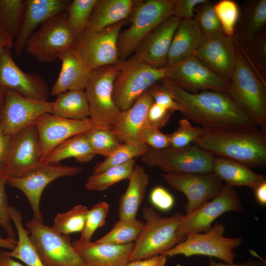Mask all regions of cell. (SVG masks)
Here are the masks:
<instances>
[{
	"mask_svg": "<svg viewBox=\"0 0 266 266\" xmlns=\"http://www.w3.org/2000/svg\"><path fill=\"white\" fill-rule=\"evenodd\" d=\"M139 136L141 141L150 148L161 149L170 147L168 134L163 133L147 122L140 129Z\"/></svg>",
	"mask_w": 266,
	"mask_h": 266,
	"instance_id": "47",
	"label": "cell"
},
{
	"mask_svg": "<svg viewBox=\"0 0 266 266\" xmlns=\"http://www.w3.org/2000/svg\"><path fill=\"white\" fill-rule=\"evenodd\" d=\"M194 56L220 77L229 81L236 57V44L224 34L206 39Z\"/></svg>",
	"mask_w": 266,
	"mask_h": 266,
	"instance_id": "22",
	"label": "cell"
},
{
	"mask_svg": "<svg viewBox=\"0 0 266 266\" xmlns=\"http://www.w3.org/2000/svg\"><path fill=\"white\" fill-rule=\"evenodd\" d=\"M148 148V146L143 142H124L113 154L95 166L93 174L100 173L111 167L123 165L140 157Z\"/></svg>",
	"mask_w": 266,
	"mask_h": 266,
	"instance_id": "39",
	"label": "cell"
},
{
	"mask_svg": "<svg viewBox=\"0 0 266 266\" xmlns=\"http://www.w3.org/2000/svg\"><path fill=\"white\" fill-rule=\"evenodd\" d=\"M122 61L92 70L85 91L90 110L89 119L96 125L110 127L116 122L121 110L112 96L114 81Z\"/></svg>",
	"mask_w": 266,
	"mask_h": 266,
	"instance_id": "7",
	"label": "cell"
},
{
	"mask_svg": "<svg viewBox=\"0 0 266 266\" xmlns=\"http://www.w3.org/2000/svg\"><path fill=\"white\" fill-rule=\"evenodd\" d=\"M135 159L123 165L111 167L104 171L92 174L87 179L85 188L89 191H102L114 184L124 179H128L133 170Z\"/></svg>",
	"mask_w": 266,
	"mask_h": 266,
	"instance_id": "36",
	"label": "cell"
},
{
	"mask_svg": "<svg viewBox=\"0 0 266 266\" xmlns=\"http://www.w3.org/2000/svg\"><path fill=\"white\" fill-rule=\"evenodd\" d=\"M95 155L83 133L58 145L45 158L43 163H59L64 159L74 158L77 162L83 163L90 161Z\"/></svg>",
	"mask_w": 266,
	"mask_h": 266,
	"instance_id": "35",
	"label": "cell"
},
{
	"mask_svg": "<svg viewBox=\"0 0 266 266\" xmlns=\"http://www.w3.org/2000/svg\"><path fill=\"white\" fill-rule=\"evenodd\" d=\"M96 1L74 0L68 5L66 11V22L76 39L85 30Z\"/></svg>",
	"mask_w": 266,
	"mask_h": 266,
	"instance_id": "41",
	"label": "cell"
},
{
	"mask_svg": "<svg viewBox=\"0 0 266 266\" xmlns=\"http://www.w3.org/2000/svg\"><path fill=\"white\" fill-rule=\"evenodd\" d=\"M205 40L194 18L180 20L171 41L166 66L178 64L194 55Z\"/></svg>",
	"mask_w": 266,
	"mask_h": 266,
	"instance_id": "27",
	"label": "cell"
},
{
	"mask_svg": "<svg viewBox=\"0 0 266 266\" xmlns=\"http://www.w3.org/2000/svg\"><path fill=\"white\" fill-rule=\"evenodd\" d=\"M62 67L59 76L50 91L57 96L70 90H85L90 80L92 70L73 48L62 52L58 56Z\"/></svg>",
	"mask_w": 266,
	"mask_h": 266,
	"instance_id": "25",
	"label": "cell"
},
{
	"mask_svg": "<svg viewBox=\"0 0 266 266\" xmlns=\"http://www.w3.org/2000/svg\"><path fill=\"white\" fill-rule=\"evenodd\" d=\"M0 266H25L12 257L7 255L4 251L0 252Z\"/></svg>",
	"mask_w": 266,
	"mask_h": 266,
	"instance_id": "57",
	"label": "cell"
},
{
	"mask_svg": "<svg viewBox=\"0 0 266 266\" xmlns=\"http://www.w3.org/2000/svg\"><path fill=\"white\" fill-rule=\"evenodd\" d=\"M12 136L6 134L0 125V171L7 159Z\"/></svg>",
	"mask_w": 266,
	"mask_h": 266,
	"instance_id": "54",
	"label": "cell"
},
{
	"mask_svg": "<svg viewBox=\"0 0 266 266\" xmlns=\"http://www.w3.org/2000/svg\"><path fill=\"white\" fill-rule=\"evenodd\" d=\"M0 86L37 100H47L50 92L47 82L41 77L25 72L18 66L11 49L7 48L0 49Z\"/></svg>",
	"mask_w": 266,
	"mask_h": 266,
	"instance_id": "20",
	"label": "cell"
},
{
	"mask_svg": "<svg viewBox=\"0 0 266 266\" xmlns=\"http://www.w3.org/2000/svg\"><path fill=\"white\" fill-rule=\"evenodd\" d=\"M51 114L63 118L84 120L89 118V103L85 90H70L57 95L51 101Z\"/></svg>",
	"mask_w": 266,
	"mask_h": 266,
	"instance_id": "33",
	"label": "cell"
},
{
	"mask_svg": "<svg viewBox=\"0 0 266 266\" xmlns=\"http://www.w3.org/2000/svg\"><path fill=\"white\" fill-rule=\"evenodd\" d=\"M43 163L38 134L33 124L12 136L8 154L0 173L5 180L18 177Z\"/></svg>",
	"mask_w": 266,
	"mask_h": 266,
	"instance_id": "14",
	"label": "cell"
},
{
	"mask_svg": "<svg viewBox=\"0 0 266 266\" xmlns=\"http://www.w3.org/2000/svg\"><path fill=\"white\" fill-rule=\"evenodd\" d=\"M70 2L67 0H26L22 25L13 46L15 54L20 56L35 29L51 18L65 12Z\"/></svg>",
	"mask_w": 266,
	"mask_h": 266,
	"instance_id": "23",
	"label": "cell"
},
{
	"mask_svg": "<svg viewBox=\"0 0 266 266\" xmlns=\"http://www.w3.org/2000/svg\"><path fill=\"white\" fill-rule=\"evenodd\" d=\"M125 192L119 200L120 219H133L142 203L149 184V177L144 168L135 165Z\"/></svg>",
	"mask_w": 266,
	"mask_h": 266,
	"instance_id": "31",
	"label": "cell"
},
{
	"mask_svg": "<svg viewBox=\"0 0 266 266\" xmlns=\"http://www.w3.org/2000/svg\"><path fill=\"white\" fill-rule=\"evenodd\" d=\"M85 134L95 155L109 157L121 145L110 127L97 126Z\"/></svg>",
	"mask_w": 266,
	"mask_h": 266,
	"instance_id": "40",
	"label": "cell"
},
{
	"mask_svg": "<svg viewBox=\"0 0 266 266\" xmlns=\"http://www.w3.org/2000/svg\"><path fill=\"white\" fill-rule=\"evenodd\" d=\"M6 89L0 86V115Z\"/></svg>",
	"mask_w": 266,
	"mask_h": 266,
	"instance_id": "59",
	"label": "cell"
},
{
	"mask_svg": "<svg viewBox=\"0 0 266 266\" xmlns=\"http://www.w3.org/2000/svg\"><path fill=\"white\" fill-rule=\"evenodd\" d=\"M209 266H266V261L263 260L249 259L245 262L236 264L233 263H222L215 262L210 257L209 259Z\"/></svg>",
	"mask_w": 266,
	"mask_h": 266,
	"instance_id": "55",
	"label": "cell"
},
{
	"mask_svg": "<svg viewBox=\"0 0 266 266\" xmlns=\"http://www.w3.org/2000/svg\"><path fill=\"white\" fill-rule=\"evenodd\" d=\"M153 102L148 90L137 98L130 107L121 111L112 130L120 142H142L139 130L146 122L148 109Z\"/></svg>",
	"mask_w": 266,
	"mask_h": 266,
	"instance_id": "26",
	"label": "cell"
},
{
	"mask_svg": "<svg viewBox=\"0 0 266 266\" xmlns=\"http://www.w3.org/2000/svg\"><path fill=\"white\" fill-rule=\"evenodd\" d=\"M146 222L134 242L130 262L160 255L184 240L180 233L183 215L176 213L169 217H162L151 207L142 209Z\"/></svg>",
	"mask_w": 266,
	"mask_h": 266,
	"instance_id": "4",
	"label": "cell"
},
{
	"mask_svg": "<svg viewBox=\"0 0 266 266\" xmlns=\"http://www.w3.org/2000/svg\"><path fill=\"white\" fill-rule=\"evenodd\" d=\"M214 156L197 145L168 147L161 149L149 147L140 156L148 166H156L166 173L212 172Z\"/></svg>",
	"mask_w": 266,
	"mask_h": 266,
	"instance_id": "6",
	"label": "cell"
},
{
	"mask_svg": "<svg viewBox=\"0 0 266 266\" xmlns=\"http://www.w3.org/2000/svg\"><path fill=\"white\" fill-rule=\"evenodd\" d=\"M51 113V102L25 97L15 90L7 89L0 115V125L10 136L33 124L45 113Z\"/></svg>",
	"mask_w": 266,
	"mask_h": 266,
	"instance_id": "15",
	"label": "cell"
},
{
	"mask_svg": "<svg viewBox=\"0 0 266 266\" xmlns=\"http://www.w3.org/2000/svg\"><path fill=\"white\" fill-rule=\"evenodd\" d=\"M26 0H0V46L13 47L23 21Z\"/></svg>",
	"mask_w": 266,
	"mask_h": 266,
	"instance_id": "32",
	"label": "cell"
},
{
	"mask_svg": "<svg viewBox=\"0 0 266 266\" xmlns=\"http://www.w3.org/2000/svg\"><path fill=\"white\" fill-rule=\"evenodd\" d=\"M194 18L206 39L224 34L214 4L210 0H206L196 7Z\"/></svg>",
	"mask_w": 266,
	"mask_h": 266,
	"instance_id": "43",
	"label": "cell"
},
{
	"mask_svg": "<svg viewBox=\"0 0 266 266\" xmlns=\"http://www.w3.org/2000/svg\"><path fill=\"white\" fill-rule=\"evenodd\" d=\"M203 128L197 146L213 156L238 162L249 167L266 166V132L257 128L221 130Z\"/></svg>",
	"mask_w": 266,
	"mask_h": 266,
	"instance_id": "2",
	"label": "cell"
},
{
	"mask_svg": "<svg viewBox=\"0 0 266 266\" xmlns=\"http://www.w3.org/2000/svg\"><path fill=\"white\" fill-rule=\"evenodd\" d=\"M17 240L9 237L5 238L0 236V247L12 250L15 247Z\"/></svg>",
	"mask_w": 266,
	"mask_h": 266,
	"instance_id": "58",
	"label": "cell"
},
{
	"mask_svg": "<svg viewBox=\"0 0 266 266\" xmlns=\"http://www.w3.org/2000/svg\"><path fill=\"white\" fill-rule=\"evenodd\" d=\"M88 210L86 206L78 204L67 211L59 213L55 217L51 228L57 233L66 235L81 233L85 226Z\"/></svg>",
	"mask_w": 266,
	"mask_h": 266,
	"instance_id": "38",
	"label": "cell"
},
{
	"mask_svg": "<svg viewBox=\"0 0 266 266\" xmlns=\"http://www.w3.org/2000/svg\"><path fill=\"white\" fill-rule=\"evenodd\" d=\"M80 167L43 163L20 177L6 179V183L22 191L27 197L33 213V219L43 223L40 202L42 194L51 182L62 177L74 176L82 171Z\"/></svg>",
	"mask_w": 266,
	"mask_h": 266,
	"instance_id": "13",
	"label": "cell"
},
{
	"mask_svg": "<svg viewBox=\"0 0 266 266\" xmlns=\"http://www.w3.org/2000/svg\"><path fill=\"white\" fill-rule=\"evenodd\" d=\"M225 229L222 224H216L204 233L188 234L184 240L160 255L166 257L178 255L185 257L204 255L233 263L235 257L233 249L241 244L242 238L224 237Z\"/></svg>",
	"mask_w": 266,
	"mask_h": 266,
	"instance_id": "9",
	"label": "cell"
},
{
	"mask_svg": "<svg viewBox=\"0 0 266 266\" xmlns=\"http://www.w3.org/2000/svg\"><path fill=\"white\" fill-rule=\"evenodd\" d=\"M242 209L238 193L233 187L226 184L215 198L196 210L183 216L180 233L186 237L190 233L206 232L211 228L212 222L223 213L238 212Z\"/></svg>",
	"mask_w": 266,
	"mask_h": 266,
	"instance_id": "18",
	"label": "cell"
},
{
	"mask_svg": "<svg viewBox=\"0 0 266 266\" xmlns=\"http://www.w3.org/2000/svg\"><path fill=\"white\" fill-rule=\"evenodd\" d=\"M137 2L134 0H97L84 31H100L125 20Z\"/></svg>",
	"mask_w": 266,
	"mask_h": 266,
	"instance_id": "29",
	"label": "cell"
},
{
	"mask_svg": "<svg viewBox=\"0 0 266 266\" xmlns=\"http://www.w3.org/2000/svg\"><path fill=\"white\" fill-rule=\"evenodd\" d=\"M166 257L158 255L148 258L130 261L125 266H165Z\"/></svg>",
	"mask_w": 266,
	"mask_h": 266,
	"instance_id": "53",
	"label": "cell"
},
{
	"mask_svg": "<svg viewBox=\"0 0 266 266\" xmlns=\"http://www.w3.org/2000/svg\"><path fill=\"white\" fill-rule=\"evenodd\" d=\"M214 8L221 23L223 33L233 39L240 15L238 4L233 0H221L214 4Z\"/></svg>",
	"mask_w": 266,
	"mask_h": 266,
	"instance_id": "44",
	"label": "cell"
},
{
	"mask_svg": "<svg viewBox=\"0 0 266 266\" xmlns=\"http://www.w3.org/2000/svg\"><path fill=\"white\" fill-rule=\"evenodd\" d=\"M33 124L38 134L42 162L52 150L65 140L98 126L89 118L75 120L48 113L40 115Z\"/></svg>",
	"mask_w": 266,
	"mask_h": 266,
	"instance_id": "19",
	"label": "cell"
},
{
	"mask_svg": "<svg viewBox=\"0 0 266 266\" xmlns=\"http://www.w3.org/2000/svg\"><path fill=\"white\" fill-rule=\"evenodd\" d=\"M72 243L88 266H125L134 246V242L117 245L74 239Z\"/></svg>",
	"mask_w": 266,
	"mask_h": 266,
	"instance_id": "24",
	"label": "cell"
},
{
	"mask_svg": "<svg viewBox=\"0 0 266 266\" xmlns=\"http://www.w3.org/2000/svg\"><path fill=\"white\" fill-rule=\"evenodd\" d=\"M266 0H249L243 6L233 39L243 49L266 28Z\"/></svg>",
	"mask_w": 266,
	"mask_h": 266,
	"instance_id": "28",
	"label": "cell"
},
{
	"mask_svg": "<svg viewBox=\"0 0 266 266\" xmlns=\"http://www.w3.org/2000/svg\"><path fill=\"white\" fill-rule=\"evenodd\" d=\"M171 113L169 110L154 101L148 109L146 122L150 126L160 129L168 123Z\"/></svg>",
	"mask_w": 266,
	"mask_h": 266,
	"instance_id": "50",
	"label": "cell"
},
{
	"mask_svg": "<svg viewBox=\"0 0 266 266\" xmlns=\"http://www.w3.org/2000/svg\"><path fill=\"white\" fill-rule=\"evenodd\" d=\"M212 172L231 187L245 186L253 190L266 180L265 176L255 172L247 166L219 157H214Z\"/></svg>",
	"mask_w": 266,
	"mask_h": 266,
	"instance_id": "30",
	"label": "cell"
},
{
	"mask_svg": "<svg viewBox=\"0 0 266 266\" xmlns=\"http://www.w3.org/2000/svg\"><path fill=\"white\" fill-rule=\"evenodd\" d=\"M162 85L178 103L186 118L202 127L221 130H244L258 127L248 118L227 92H187L167 78Z\"/></svg>",
	"mask_w": 266,
	"mask_h": 266,
	"instance_id": "1",
	"label": "cell"
},
{
	"mask_svg": "<svg viewBox=\"0 0 266 266\" xmlns=\"http://www.w3.org/2000/svg\"><path fill=\"white\" fill-rule=\"evenodd\" d=\"M175 0L139 1L131 14L130 27L120 32L118 40L119 59L125 61L160 23L173 16Z\"/></svg>",
	"mask_w": 266,
	"mask_h": 266,
	"instance_id": "5",
	"label": "cell"
},
{
	"mask_svg": "<svg viewBox=\"0 0 266 266\" xmlns=\"http://www.w3.org/2000/svg\"><path fill=\"white\" fill-rule=\"evenodd\" d=\"M26 225L44 266H88L74 248L70 237L33 219Z\"/></svg>",
	"mask_w": 266,
	"mask_h": 266,
	"instance_id": "10",
	"label": "cell"
},
{
	"mask_svg": "<svg viewBox=\"0 0 266 266\" xmlns=\"http://www.w3.org/2000/svg\"><path fill=\"white\" fill-rule=\"evenodd\" d=\"M125 20L100 31H84L76 39L73 48L92 71L120 62L118 40Z\"/></svg>",
	"mask_w": 266,
	"mask_h": 266,
	"instance_id": "12",
	"label": "cell"
},
{
	"mask_svg": "<svg viewBox=\"0 0 266 266\" xmlns=\"http://www.w3.org/2000/svg\"><path fill=\"white\" fill-rule=\"evenodd\" d=\"M76 39L67 25L65 11L42 24L30 36L25 49L39 61L50 63L72 47Z\"/></svg>",
	"mask_w": 266,
	"mask_h": 266,
	"instance_id": "11",
	"label": "cell"
},
{
	"mask_svg": "<svg viewBox=\"0 0 266 266\" xmlns=\"http://www.w3.org/2000/svg\"><path fill=\"white\" fill-rule=\"evenodd\" d=\"M240 48L257 75L266 85V28L248 46L243 49Z\"/></svg>",
	"mask_w": 266,
	"mask_h": 266,
	"instance_id": "42",
	"label": "cell"
},
{
	"mask_svg": "<svg viewBox=\"0 0 266 266\" xmlns=\"http://www.w3.org/2000/svg\"><path fill=\"white\" fill-rule=\"evenodd\" d=\"M180 21L174 16L163 21L144 38L129 60L155 68L166 67L171 41Z\"/></svg>",
	"mask_w": 266,
	"mask_h": 266,
	"instance_id": "21",
	"label": "cell"
},
{
	"mask_svg": "<svg viewBox=\"0 0 266 266\" xmlns=\"http://www.w3.org/2000/svg\"><path fill=\"white\" fill-rule=\"evenodd\" d=\"M257 201L261 204H266V180L258 185L254 189Z\"/></svg>",
	"mask_w": 266,
	"mask_h": 266,
	"instance_id": "56",
	"label": "cell"
},
{
	"mask_svg": "<svg viewBox=\"0 0 266 266\" xmlns=\"http://www.w3.org/2000/svg\"><path fill=\"white\" fill-rule=\"evenodd\" d=\"M166 68V78L187 92H227L229 81L216 74L194 55Z\"/></svg>",
	"mask_w": 266,
	"mask_h": 266,
	"instance_id": "16",
	"label": "cell"
},
{
	"mask_svg": "<svg viewBox=\"0 0 266 266\" xmlns=\"http://www.w3.org/2000/svg\"><path fill=\"white\" fill-rule=\"evenodd\" d=\"M236 44L235 63L227 93L248 118L266 131V85Z\"/></svg>",
	"mask_w": 266,
	"mask_h": 266,
	"instance_id": "3",
	"label": "cell"
},
{
	"mask_svg": "<svg viewBox=\"0 0 266 266\" xmlns=\"http://www.w3.org/2000/svg\"><path fill=\"white\" fill-rule=\"evenodd\" d=\"M149 199L155 207L164 211L169 210L174 204L173 197L162 186H156L151 190Z\"/></svg>",
	"mask_w": 266,
	"mask_h": 266,
	"instance_id": "49",
	"label": "cell"
},
{
	"mask_svg": "<svg viewBox=\"0 0 266 266\" xmlns=\"http://www.w3.org/2000/svg\"><path fill=\"white\" fill-rule=\"evenodd\" d=\"M5 178L0 173V226L8 237L15 239L16 233L12 225L9 207L5 192Z\"/></svg>",
	"mask_w": 266,
	"mask_h": 266,
	"instance_id": "48",
	"label": "cell"
},
{
	"mask_svg": "<svg viewBox=\"0 0 266 266\" xmlns=\"http://www.w3.org/2000/svg\"><path fill=\"white\" fill-rule=\"evenodd\" d=\"M203 131L202 127H195L186 118L180 119L177 129L169 134L170 147H183L195 142Z\"/></svg>",
	"mask_w": 266,
	"mask_h": 266,
	"instance_id": "46",
	"label": "cell"
},
{
	"mask_svg": "<svg viewBox=\"0 0 266 266\" xmlns=\"http://www.w3.org/2000/svg\"><path fill=\"white\" fill-rule=\"evenodd\" d=\"M149 91L156 103L164 106L172 113L179 110L178 103L174 100L170 94L161 86L155 84L152 86Z\"/></svg>",
	"mask_w": 266,
	"mask_h": 266,
	"instance_id": "52",
	"label": "cell"
},
{
	"mask_svg": "<svg viewBox=\"0 0 266 266\" xmlns=\"http://www.w3.org/2000/svg\"><path fill=\"white\" fill-rule=\"evenodd\" d=\"M206 0H175L173 7V16L180 20L194 17L196 7Z\"/></svg>",
	"mask_w": 266,
	"mask_h": 266,
	"instance_id": "51",
	"label": "cell"
},
{
	"mask_svg": "<svg viewBox=\"0 0 266 266\" xmlns=\"http://www.w3.org/2000/svg\"><path fill=\"white\" fill-rule=\"evenodd\" d=\"M2 47L0 46V49Z\"/></svg>",
	"mask_w": 266,
	"mask_h": 266,
	"instance_id": "60",
	"label": "cell"
},
{
	"mask_svg": "<svg viewBox=\"0 0 266 266\" xmlns=\"http://www.w3.org/2000/svg\"><path fill=\"white\" fill-rule=\"evenodd\" d=\"M109 210V205L104 201L99 202L88 210L85 226L78 239L79 241L83 242L91 241L95 231L105 224Z\"/></svg>",
	"mask_w": 266,
	"mask_h": 266,
	"instance_id": "45",
	"label": "cell"
},
{
	"mask_svg": "<svg viewBox=\"0 0 266 266\" xmlns=\"http://www.w3.org/2000/svg\"><path fill=\"white\" fill-rule=\"evenodd\" d=\"M144 226L143 221L136 218L119 219L107 234L96 241L117 245L133 243L139 236Z\"/></svg>",
	"mask_w": 266,
	"mask_h": 266,
	"instance_id": "37",
	"label": "cell"
},
{
	"mask_svg": "<svg viewBox=\"0 0 266 266\" xmlns=\"http://www.w3.org/2000/svg\"><path fill=\"white\" fill-rule=\"evenodd\" d=\"M166 78V68H155L130 60L122 61L114 81L113 99L121 111L130 107L144 92Z\"/></svg>",
	"mask_w": 266,
	"mask_h": 266,
	"instance_id": "8",
	"label": "cell"
},
{
	"mask_svg": "<svg viewBox=\"0 0 266 266\" xmlns=\"http://www.w3.org/2000/svg\"><path fill=\"white\" fill-rule=\"evenodd\" d=\"M165 180L173 189L183 193L188 202L186 214L200 208L222 191L223 181L215 173H165Z\"/></svg>",
	"mask_w": 266,
	"mask_h": 266,
	"instance_id": "17",
	"label": "cell"
},
{
	"mask_svg": "<svg viewBox=\"0 0 266 266\" xmlns=\"http://www.w3.org/2000/svg\"><path fill=\"white\" fill-rule=\"evenodd\" d=\"M10 216L18 234L17 243L10 251H4L10 257L19 260L27 266H44L30 237V232L23 225L21 212L13 206L9 207Z\"/></svg>",
	"mask_w": 266,
	"mask_h": 266,
	"instance_id": "34",
	"label": "cell"
}]
</instances>
